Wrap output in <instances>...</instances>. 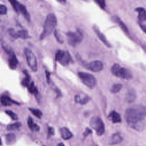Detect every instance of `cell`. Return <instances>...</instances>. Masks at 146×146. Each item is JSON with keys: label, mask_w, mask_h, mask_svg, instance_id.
<instances>
[{"label": "cell", "mask_w": 146, "mask_h": 146, "mask_svg": "<svg viewBox=\"0 0 146 146\" xmlns=\"http://www.w3.org/2000/svg\"><path fill=\"white\" fill-rule=\"evenodd\" d=\"M48 133L50 135H53L54 134V131L52 127H48Z\"/></svg>", "instance_id": "34"}, {"label": "cell", "mask_w": 146, "mask_h": 146, "mask_svg": "<svg viewBox=\"0 0 146 146\" xmlns=\"http://www.w3.org/2000/svg\"><path fill=\"white\" fill-rule=\"evenodd\" d=\"M12 103L18 104L17 102L13 100L10 97L6 95H2L1 96V104L4 106H11Z\"/></svg>", "instance_id": "18"}, {"label": "cell", "mask_w": 146, "mask_h": 146, "mask_svg": "<svg viewBox=\"0 0 146 146\" xmlns=\"http://www.w3.org/2000/svg\"><path fill=\"white\" fill-rule=\"evenodd\" d=\"M92 28H93V30H94V32H95V34L97 35L98 37L99 38V39L107 47H111V44H110V42L107 40V39H106V37L104 35V34L99 30V28H98L96 25L93 26Z\"/></svg>", "instance_id": "11"}, {"label": "cell", "mask_w": 146, "mask_h": 146, "mask_svg": "<svg viewBox=\"0 0 146 146\" xmlns=\"http://www.w3.org/2000/svg\"><path fill=\"white\" fill-rule=\"evenodd\" d=\"M10 4L11 5L13 9L17 12L22 14L23 15L25 18L28 21H30V17L29 14L28 13L26 8L24 5L22 4L19 3L17 2V0H9Z\"/></svg>", "instance_id": "9"}, {"label": "cell", "mask_w": 146, "mask_h": 146, "mask_svg": "<svg viewBox=\"0 0 146 146\" xmlns=\"http://www.w3.org/2000/svg\"><path fill=\"white\" fill-rule=\"evenodd\" d=\"M122 87H123V86L121 84H120V83L114 84L111 87V88L110 89V91L112 93H117L121 90V89L122 88Z\"/></svg>", "instance_id": "25"}, {"label": "cell", "mask_w": 146, "mask_h": 146, "mask_svg": "<svg viewBox=\"0 0 146 146\" xmlns=\"http://www.w3.org/2000/svg\"><path fill=\"white\" fill-rule=\"evenodd\" d=\"M7 7L3 5H1L0 6V14L1 15H5L7 13Z\"/></svg>", "instance_id": "32"}, {"label": "cell", "mask_w": 146, "mask_h": 146, "mask_svg": "<svg viewBox=\"0 0 146 146\" xmlns=\"http://www.w3.org/2000/svg\"><path fill=\"white\" fill-rule=\"evenodd\" d=\"M54 36H55V37L56 38V40L59 42H60V43H63V39H62V37H61V36H60V34H59L58 33V31L57 30H55V31H54Z\"/></svg>", "instance_id": "31"}, {"label": "cell", "mask_w": 146, "mask_h": 146, "mask_svg": "<svg viewBox=\"0 0 146 146\" xmlns=\"http://www.w3.org/2000/svg\"><path fill=\"white\" fill-rule=\"evenodd\" d=\"M21 126V123H15L7 125V129L9 131H13L19 128Z\"/></svg>", "instance_id": "27"}, {"label": "cell", "mask_w": 146, "mask_h": 146, "mask_svg": "<svg viewBox=\"0 0 146 146\" xmlns=\"http://www.w3.org/2000/svg\"><path fill=\"white\" fill-rule=\"evenodd\" d=\"M90 125L92 128L95 130L98 136H102L104 133L105 127L102 120L98 116H94L90 119Z\"/></svg>", "instance_id": "5"}, {"label": "cell", "mask_w": 146, "mask_h": 146, "mask_svg": "<svg viewBox=\"0 0 146 146\" xmlns=\"http://www.w3.org/2000/svg\"><path fill=\"white\" fill-rule=\"evenodd\" d=\"M24 53L28 66L33 71L36 72L38 70V64L35 55L33 51L28 48L24 49Z\"/></svg>", "instance_id": "7"}, {"label": "cell", "mask_w": 146, "mask_h": 146, "mask_svg": "<svg viewBox=\"0 0 146 146\" xmlns=\"http://www.w3.org/2000/svg\"><path fill=\"white\" fill-rule=\"evenodd\" d=\"M142 112L143 113V114H144V115H146V108H145V107H144V108H143Z\"/></svg>", "instance_id": "38"}, {"label": "cell", "mask_w": 146, "mask_h": 146, "mask_svg": "<svg viewBox=\"0 0 146 146\" xmlns=\"http://www.w3.org/2000/svg\"><path fill=\"white\" fill-rule=\"evenodd\" d=\"M89 100H90V98L88 97L87 96L82 99L80 98V96L79 95H76L75 98V102L80 103L81 104H84L87 103L89 101Z\"/></svg>", "instance_id": "23"}, {"label": "cell", "mask_w": 146, "mask_h": 146, "mask_svg": "<svg viewBox=\"0 0 146 146\" xmlns=\"http://www.w3.org/2000/svg\"><path fill=\"white\" fill-rule=\"evenodd\" d=\"M58 146H64V145L63 144V143H59Z\"/></svg>", "instance_id": "39"}, {"label": "cell", "mask_w": 146, "mask_h": 146, "mask_svg": "<svg viewBox=\"0 0 146 146\" xmlns=\"http://www.w3.org/2000/svg\"><path fill=\"white\" fill-rule=\"evenodd\" d=\"M8 32L11 36L14 38H21L22 39H27L30 37L28 32L25 30H21L18 31H15L13 29H9Z\"/></svg>", "instance_id": "10"}, {"label": "cell", "mask_w": 146, "mask_h": 146, "mask_svg": "<svg viewBox=\"0 0 146 146\" xmlns=\"http://www.w3.org/2000/svg\"><path fill=\"white\" fill-rule=\"evenodd\" d=\"M67 39L68 44L72 46H76L83 40V34L79 30L76 31H68L66 33Z\"/></svg>", "instance_id": "4"}, {"label": "cell", "mask_w": 146, "mask_h": 146, "mask_svg": "<svg viewBox=\"0 0 146 146\" xmlns=\"http://www.w3.org/2000/svg\"><path fill=\"white\" fill-rule=\"evenodd\" d=\"M45 72H46V78H47V82H48V83H49V81H50V73L49 72H48L47 70H46Z\"/></svg>", "instance_id": "36"}, {"label": "cell", "mask_w": 146, "mask_h": 146, "mask_svg": "<svg viewBox=\"0 0 146 146\" xmlns=\"http://www.w3.org/2000/svg\"><path fill=\"white\" fill-rule=\"evenodd\" d=\"M58 2L60 3H62V4H65L66 2V0H56Z\"/></svg>", "instance_id": "37"}, {"label": "cell", "mask_w": 146, "mask_h": 146, "mask_svg": "<svg viewBox=\"0 0 146 146\" xmlns=\"http://www.w3.org/2000/svg\"><path fill=\"white\" fill-rule=\"evenodd\" d=\"M29 91L31 93V94H34L35 95H36L38 94V90L37 88L35 87L34 86V83L33 82H32L29 86L27 87Z\"/></svg>", "instance_id": "28"}, {"label": "cell", "mask_w": 146, "mask_h": 146, "mask_svg": "<svg viewBox=\"0 0 146 146\" xmlns=\"http://www.w3.org/2000/svg\"><path fill=\"white\" fill-rule=\"evenodd\" d=\"M9 54H10V56L9 58V66L11 69L15 70L17 68L18 64V59L13 52L10 51L9 52Z\"/></svg>", "instance_id": "13"}, {"label": "cell", "mask_w": 146, "mask_h": 146, "mask_svg": "<svg viewBox=\"0 0 146 146\" xmlns=\"http://www.w3.org/2000/svg\"><path fill=\"white\" fill-rule=\"evenodd\" d=\"M29 110L31 111V112L36 117L40 119L41 118L42 116V112L38 109H36V108H30Z\"/></svg>", "instance_id": "26"}, {"label": "cell", "mask_w": 146, "mask_h": 146, "mask_svg": "<svg viewBox=\"0 0 146 146\" xmlns=\"http://www.w3.org/2000/svg\"><path fill=\"white\" fill-rule=\"evenodd\" d=\"M136 93L133 89L129 90L126 94L125 100L128 103H132L136 99Z\"/></svg>", "instance_id": "16"}, {"label": "cell", "mask_w": 146, "mask_h": 146, "mask_svg": "<svg viewBox=\"0 0 146 146\" xmlns=\"http://www.w3.org/2000/svg\"><path fill=\"white\" fill-rule=\"evenodd\" d=\"M55 60L63 66H67L72 61L70 54L63 50H58L56 52Z\"/></svg>", "instance_id": "8"}, {"label": "cell", "mask_w": 146, "mask_h": 146, "mask_svg": "<svg viewBox=\"0 0 146 146\" xmlns=\"http://www.w3.org/2000/svg\"><path fill=\"white\" fill-rule=\"evenodd\" d=\"M23 73L25 74V78L22 80V84L25 87H28L30 84V76L26 70L23 71Z\"/></svg>", "instance_id": "24"}, {"label": "cell", "mask_w": 146, "mask_h": 146, "mask_svg": "<svg viewBox=\"0 0 146 146\" xmlns=\"http://www.w3.org/2000/svg\"><path fill=\"white\" fill-rule=\"evenodd\" d=\"M88 68L93 72H100L103 68V64L100 60H94L89 64Z\"/></svg>", "instance_id": "12"}, {"label": "cell", "mask_w": 146, "mask_h": 146, "mask_svg": "<svg viewBox=\"0 0 146 146\" xmlns=\"http://www.w3.org/2000/svg\"><path fill=\"white\" fill-rule=\"evenodd\" d=\"M111 71L112 74L120 78L129 79L132 78L131 72L124 67H121L119 64L115 63L111 67Z\"/></svg>", "instance_id": "3"}, {"label": "cell", "mask_w": 146, "mask_h": 146, "mask_svg": "<svg viewBox=\"0 0 146 146\" xmlns=\"http://www.w3.org/2000/svg\"><path fill=\"white\" fill-rule=\"evenodd\" d=\"M136 11L138 13V19L140 21H146V11L143 7H137L136 9Z\"/></svg>", "instance_id": "19"}, {"label": "cell", "mask_w": 146, "mask_h": 146, "mask_svg": "<svg viewBox=\"0 0 146 146\" xmlns=\"http://www.w3.org/2000/svg\"><path fill=\"white\" fill-rule=\"evenodd\" d=\"M78 76L82 82L90 88H93L96 84V80L95 78L91 74L84 72H79Z\"/></svg>", "instance_id": "6"}, {"label": "cell", "mask_w": 146, "mask_h": 146, "mask_svg": "<svg viewBox=\"0 0 146 146\" xmlns=\"http://www.w3.org/2000/svg\"><path fill=\"white\" fill-rule=\"evenodd\" d=\"M6 113L13 119V120H17L18 119V116H17V115L14 113L13 112H12L11 111H6Z\"/></svg>", "instance_id": "29"}, {"label": "cell", "mask_w": 146, "mask_h": 146, "mask_svg": "<svg viewBox=\"0 0 146 146\" xmlns=\"http://www.w3.org/2000/svg\"><path fill=\"white\" fill-rule=\"evenodd\" d=\"M16 141V136L13 133H8L6 135V142L8 145L13 144Z\"/></svg>", "instance_id": "21"}, {"label": "cell", "mask_w": 146, "mask_h": 146, "mask_svg": "<svg viewBox=\"0 0 146 146\" xmlns=\"http://www.w3.org/2000/svg\"><path fill=\"white\" fill-rule=\"evenodd\" d=\"M57 23V19L55 15L53 13H50L47 15L46 18L43 30L40 34V39H43L44 38L48 36L54 30Z\"/></svg>", "instance_id": "2"}, {"label": "cell", "mask_w": 146, "mask_h": 146, "mask_svg": "<svg viewBox=\"0 0 146 146\" xmlns=\"http://www.w3.org/2000/svg\"><path fill=\"white\" fill-rule=\"evenodd\" d=\"M60 135L63 139L68 140L72 137V133L66 127H62L60 129Z\"/></svg>", "instance_id": "15"}, {"label": "cell", "mask_w": 146, "mask_h": 146, "mask_svg": "<svg viewBox=\"0 0 146 146\" xmlns=\"http://www.w3.org/2000/svg\"><path fill=\"white\" fill-rule=\"evenodd\" d=\"M112 20L116 22V23H117L119 25V26H120V27L122 29L123 31H124L125 33H128V28L127 27V26H125V25L121 21V20L117 16L115 15V16H113L112 18Z\"/></svg>", "instance_id": "17"}, {"label": "cell", "mask_w": 146, "mask_h": 146, "mask_svg": "<svg viewBox=\"0 0 146 146\" xmlns=\"http://www.w3.org/2000/svg\"><path fill=\"white\" fill-rule=\"evenodd\" d=\"M91 133V131L89 128H86V130L85 132L84 133V135L85 136H87L88 134H90Z\"/></svg>", "instance_id": "35"}, {"label": "cell", "mask_w": 146, "mask_h": 146, "mask_svg": "<svg viewBox=\"0 0 146 146\" xmlns=\"http://www.w3.org/2000/svg\"><path fill=\"white\" fill-rule=\"evenodd\" d=\"M139 24L141 29L143 30V31L146 34V26L143 25V24H142L141 23H139Z\"/></svg>", "instance_id": "33"}, {"label": "cell", "mask_w": 146, "mask_h": 146, "mask_svg": "<svg viewBox=\"0 0 146 146\" xmlns=\"http://www.w3.org/2000/svg\"><path fill=\"white\" fill-rule=\"evenodd\" d=\"M125 117L128 125L137 131H142L145 127L143 113L136 108H128L125 113Z\"/></svg>", "instance_id": "1"}, {"label": "cell", "mask_w": 146, "mask_h": 146, "mask_svg": "<svg viewBox=\"0 0 146 146\" xmlns=\"http://www.w3.org/2000/svg\"><path fill=\"white\" fill-rule=\"evenodd\" d=\"M123 140V138L119 133L113 134L109 140V144L110 145H115L120 143Z\"/></svg>", "instance_id": "14"}, {"label": "cell", "mask_w": 146, "mask_h": 146, "mask_svg": "<svg viewBox=\"0 0 146 146\" xmlns=\"http://www.w3.org/2000/svg\"><path fill=\"white\" fill-rule=\"evenodd\" d=\"M95 2L102 9H104L106 7V0H94Z\"/></svg>", "instance_id": "30"}, {"label": "cell", "mask_w": 146, "mask_h": 146, "mask_svg": "<svg viewBox=\"0 0 146 146\" xmlns=\"http://www.w3.org/2000/svg\"><path fill=\"white\" fill-rule=\"evenodd\" d=\"M109 117L113 123L121 122V117L120 115L116 111L111 112L109 115Z\"/></svg>", "instance_id": "20"}, {"label": "cell", "mask_w": 146, "mask_h": 146, "mask_svg": "<svg viewBox=\"0 0 146 146\" xmlns=\"http://www.w3.org/2000/svg\"><path fill=\"white\" fill-rule=\"evenodd\" d=\"M27 124L29 127V128L33 131H38L40 129V127H39L38 125L36 124L33 120L31 118V117H29L28 119V120H27Z\"/></svg>", "instance_id": "22"}]
</instances>
